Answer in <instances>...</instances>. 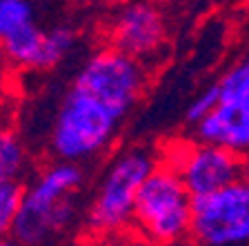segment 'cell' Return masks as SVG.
<instances>
[{"label": "cell", "mask_w": 249, "mask_h": 246, "mask_svg": "<svg viewBox=\"0 0 249 246\" xmlns=\"http://www.w3.org/2000/svg\"><path fill=\"white\" fill-rule=\"evenodd\" d=\"M25 191L18 182H0V237L11 231L14 220L18 215V209L22 204Z\"/></svg>", "instance_id": "7c38bea8"}, {"label": "cell", "mask_w": 249, "mask_h": 246, "mask_svg": "<svg viewBox=\"0 0 249 246\" xmlns=\"http://www.w3.org/2000/svg\"><path fill=\"white\" fill-rule=\"evenodd\" d=\"M218 102H220V93H218V87L213 84V87L205 89V91L200 93V96L194 100L192 104H189V109H187L185 118L189 124H200L202 120H207L209 115L213 113V109L218 107Z\"/></svg>", "instance_id": "9a60e30c"}, {"label": "cell", "mask_w": 249, "mask_h": 246, "mask_svg": "<svg viewBox=\"0 0 249 246\" xmlns=\"http://www.w3.org/2000/svg\"><path fill=\"white\" fill-rule=\"evenodd\" d=\"M158 166L147 151H129L120 155L103 180L93 206L89 211V224L96 231H123L134 222V204L140 186Z\"/></svg>", "instance_id": "8992f818"}, {"label": "cell", "mask_w": 249, "mask_h": 246, "mask_svg": "<svg viewBox=\"0 0 249 246\" xmlns=\"http://www.w3.org/2000/svg\"><path fill=\"white\" fill-rule=\"evenodd\" d=\"M120 120V113L71 84L53 124V151L71 164L89 158L107 147Z\"/></svg>", "instance_id": "3957f363"}, {"label": "cell", "mask_w": 249, "mask_h": 246, "mask_svg": "<svg viewBox=\"0 0 249 246\" xmlns=\"http://www.w3.org/2000/svg\"><path fill=\"white\" fill-rule=\"evenodd\" d=\"M165 36L167 27L162 14L145 2L127 5L111 27L114 49L134 58L136 62L149 60L151 56H156L165 45Z\"/></svg>", "instance_id": "9c48e42d"}, {"label": "cell", "mask_w": 249, "mask_h": 246, "mask_svg": "<svg viewBox=\"0 0 249 246\" xmlns=\"http://www.w3.org/2000/svg\"><path fill=\"white\" fill-rule=\"evenodd\" d=\"M0 246H11L9 242H5V240H0Z\"/></svg>", "instance_id": "e0dca14e"}, {"label": "cell", "mask_w": 249, "mask_h": 246, "mask_svg": "<svg viewBox=\"0 0 249 246\" xmlns=\"http://www.w3.org/2000/svg\"><path fill=\"white\" fill-rule=\"evenodd\" d=\"M83 182V171L76 164H56L42 173L36 186L27 191L11 233L22 246H40L53 233L71 222L73 204L67 197Z\"/></svg>", "instance_id": "6da1fadb"}, {"label": "cell", "mask_w": 249, "mask_h": 246, "mask_svg": "<svg viewBox=\"0 0 249 246\" xmlns=\"http://www.w3.org/2000/svg\"><path fill=\"white\" fill-rule=\"evenodd\" d=\"M162 166L182 180L192 197L216 193L240 180V155L223 147L202 142H185L174 147Z\"/></svg>", "instance_id": "ba28073f"}, {"label": "cell", "mask_w": 249, "mask_h": 246, "mask_svg": "<svg viewBox=\"0 0 249 246\" xmlns=\"http://www.w3.org/2000/svg\"><path fill=\"white\" fill-rule=\"evenodd\" d=\"M42 40H45V33L34 22H29V25L11 31L9 36L2 38V49H5V53L14 62L36 67L38 56H40V49H42Z\"/></svg>", "instance_id": "30bf717a"}, {"label": "cell", "mask_w": 249, "mask_h": 246, "mask_svg": "<svg viewBox=\"0 0 249 246\" xmlns=\"http://www.w3.org/2000/svg\"><path fill=\"white\" fill-rule=\"evenodd\" d=\"M216 87L220 102L196 127V142L243 155L249 151V53L223 73Z\"/></svg>", "instance_id": "5b68a950"}, {"label": "cell", "mask_w": 249, "mask_h": 246, "mask_svg": "<svg viewBox=\"0 0 249 246\" xmlns=\"http://www.w3.org/2000/svg\"><path fill=\"white\" fill-rule=\"evenodd\" d=\"M73 84L124 118L142 93L145 73L134 58L116 49H103L89 58Z\"/></svg>", "instance_id": "52a82bcc"}, {"label": "cell", "mask_w": 249, "mask_h": 246, "mask_svg": "<svg viewBox=\"0 0 249 246\" xmlns=\"http://www.w3.org/2000/svg\"><path fill=\"white\" fill-rule=\"evenodd\" d=\"M131 224L154 244H174L189 235L192 195L171 169L158 164L145 180L136 195Z\"/></svg>", "instance_id": "7a4b0ae2"}, {"label": "cell", "mask_w": 249, "mask_h": 246, "mask_svg": "<svg viewBox=\"0 0 249 246\" xmlns=\"http://www.w3.org/2000/svg\"><path fill=\"white\" fill-rule=\"evenodd\" d=\"M73 42V29L71 27H56L49 33H45V40H42V49L40 56H38L36 67H53L67 51Z\"/></svg>", "instance_id": "8fae6325"}, {"label": "cell", "mask_w": 249, "mask_h": 246, "mask_svg": "<svg viewBox=\"0 0 249 246\" xmlns=\"http://www.w3.org/2000/svg\"><path fill=\"white\" fill-rule=\"evenodd\" d=\"M240 180L245 184H249V151L240 155Z\"/></svg>", "instance_id": "2e32d148"}, {"label": "cell", "mask_w": 249, "mask_h": 246, "mask_svg": "<svg viewBox=\"0 0 249 246\" xmlns=\"http://www.w3.org/2000/svg\"><path fill=\"white\" fill-rule=\"evenodd\" d=\"M189 237L198 246H249V184L243 180L192 197Z\"/></svg>", "instance_id": "277c9868"}, {"label": "cell", "mask_w": 249, "mask_h": 246, "mask_svg": "<svg viewBox=\"0 0 249 246\" xmlns=\"http://www.w3.org/2000/svg\"><path fill=\"white\" fill-rule=\"evenodd\" d=\"M22 160L25 155L16 138L7 131H0V182H14L22 169Z\"/></svg>", "instance_id": "4fadbf2b"}, {"label": "cell", "mask_w": 249, "mask_h": 246, "mask_svg": "<svg viewBox=\"0 0 249 246\" xmlns=\"http://www.w3.org/2000/svg\"><path fill=\"white\" fill-rule=\"evenodd\" d=\"M31 5L25 0H0V40L31 22Z\"/></svg>", "instance_id": "5bb4252c"}]
</instances>
